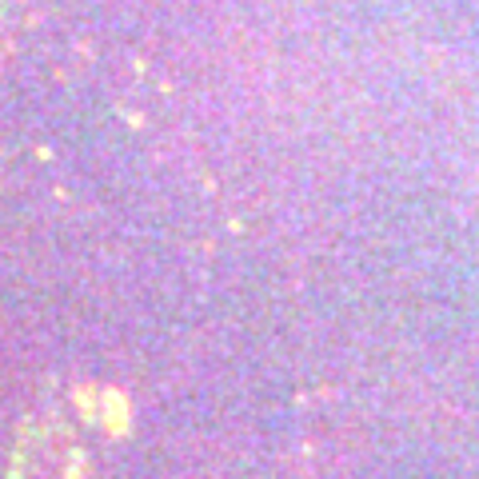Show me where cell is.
<instances>
[{"mask_svg": "<svg viewBox=\"0 0 479 479\" xmlns=\"http://www.w3.org/2000/svg\"><path fill=\"white\" fill-rule=\"evenodd\" d=\"M5 5H16V8H21V5H24V0H5Z\"/></svg>", "mask_w": 479, "mask_h": 479, "instance_id": "obj_1", "label": "cell"}]
</instances>
